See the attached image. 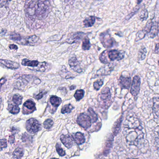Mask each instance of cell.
<instances>
[{
    "instance_id": "cell-1",
    "label": "cell",
    "mask_w": 159,
    "mask_h": 159,
    "mask_svg": "<svg viewBox=\"0 0 159 159\" xmlns=\"http://www.w3.org/2000/svg\"><path fill=\"white\" fill-rule=\"evenodd\" d=\"M25 11L30 16H36L39 19L45 18L51 11V4L48 1H31L27 2Z\"/></svg>"
},
{
    "instance_id": "cell-2",
    "label": "cell",
    "mask_w": 159,
    "mask_h": 159,
    "mask_svg": "<svg viewBox=\"0 0 159 159\" xmlns=\"http://www.w3.org/2000/svg\"><path fill=\"white\" fill-rule=\"evenodd\" d=\"M142 127L136 128L134 131H130L126 134L125 139L129 145H137L139 140L142 139L144 134L142 131Z\"/></svg>"
},
{
    "instance_id": "cell-3",
    "label": "cell",
    "mask_w": 159,
    "mask_h": 159,
    "mask_svg": "<svg viewBox=\"0 0 159 159\" xmlns=\"http://www.w3.org/2000/svg\"><path fill=\"white\" fill-rule=\"evenodd\" d=\"M22 64L24 66L30 67L31 70L44 72L47 69L48 64L46 62H39L37 60H30L28 59H23Z\"/></svg>"
},
{
    "instance_id": "cell-4",
    "label": "cell",
    "mask_w": 159,
    "mask_h": 159,
    "mask_svg": "<svg viewBox=\"0 0 159 159\" xmlns=\"http://www.w3.org/2000/svg\"><path fill=\"white\" fill-rule=\"evenodd\" d=\"M26 128L28 132L31 134H35L40 131L42 129L40 123L34 118H31L27 121Z\"/></svg>"
},
{
    "instance_id": "cell-5",
    "label": "cell",
    "mask_w": 159,
    "mask_h": 159,
    "mask_svg": "<svg viewBox=\"0 0 159 159\" xmlns=\"http://www.w3.org/2000/svg\"><path fill=\"white\" fill-rule=\"evenodd\" d=\"M124 56L125 52L123 51H119L116 50H107V58L109 63L110 61L122 60L124 57Z\"/></svg>"
},
{
    "instance_id": "cell-6",
    "label": "cell",
    "mask_w": 159,
    "mask_h": 159,
    "mask_svg": "<svg viewBox=\"0 0 159 159\" xmlns=\"http://www.w3.org/2000/svg\"><path fill=\"white\" fill-rule=\"evenodd\" d=\"M99 39L104 47L110 48L114 45V40L107 31L101 33L99 35Z\"/></svg>"
},
{
    "instance_id": "cell-7",
    "label": "cell",
    "mask_w": 159,
    "mask_h": 159,
    "mask_svg": "<svg viewBox=\"0 0 159 159\" xmlns=\"http://www.w3.org/2000/svg\"><path fill=\"white\" fill-rule=\"evenodd\" d=\"M78 124L84 129H87L91 126L92 120L88 115L84 113L80 114L77 119Z\"/></svg>"
},
{
    "instance_id": "cell-8",
    "label": "cell",
    "mask_w": 159,
    "mask_h": 159,
    "mask_svg": "<svg viewBox=\"0 0 159 159\" xmlns=\"http://www.w3.org/2000/svg\"><path fill=\"white\" fill-rule=\"evenodd\" d=\"M140 79L139 76H135L133 79L132 82V86H131L130 93L133 96L136 97L137 96L139 93L140 91Z\"/></svg>"
},
{
    "instance_id": "cell-9",
    "label": "cell",
    "mask_w": 159,
    "mask_h": 159,
    "mask_svg": "<svg viewBox=\"0 0 159 159\" xmlns=\"http://www.w3.org/2000/svg\"><path fill=\"white\" fill-rule=\"evenodd\" d=\"M85 33L82 32H77L75 33H71L69 34L67 39L66 42L69 44H71L72 43H76L80 41L83 39Z\"/></svg>"
},
{
    "instance_id": "cell-10",
    "label": "cell",
    "mask_w": 159,
    "mask_h": 159,
    "mask_svg": "<svg viewBox=\"0 0 159 159\" xmlns=\"http://www.w3.org/2000/svg\"><path fill=\"white\" fill-rule=\"evenodd\" d=\"M111 98V94L110 90L108 87H105L102 90L101 93L99 95L100 101L103 102V104H106V106L107 107V104L110 105Z\"/></svg>"
},
{
    "instance_id": "cell-11",
    "label": "cell",
    "mask_w": 159,
    "mask_h": 159,
    "mask_svg": "<svg viewBox=\"0 0 159 159\" xmlns=\"http://www.w3.org/2000/svg\"><path fill=\"white\" fill-rule=\"evenodd\" d=\"M114 63L108 64L105 66L102 67L97 71L95 77H100V76H106L109 75L111 72L113 70L114 68Z\"/></svg>"
},
{
    "instance_id": "cell-12",
    "label": "cell",
    "mask_w": 159,
    "mask_h": 159,
    "mask_svg": "<svg viewBox=\"0 0 159 159\" xmlns=\"http://www.w3.org/2000/svg\"><path fill=\"white\" fill-rule=\"evenodd\" d=\"M40 41L39 37L33 35L24 38L22 37L21 41L19 43V44H24V45H34L38 44L39 42Z\"/></svg>"
},
{
    "instance_id": "cell-13",
    "label": "cell",
    "mask_w": 159,
    "mask_h": 159,
    "mask_svg": "<svg viewBox=\"0 0 159 159\" xmlns=\"http://www.w3.org/2000/svg\"><path fill=\"white\" fill-rule=\"evenodd\" d=\"M69 65L72 70L74 71L81 73L82 72V69L81 68L80 64L76 57H72L69 60Z\"/></svg>"
},
{
    "instance_id": "cell-14",
    "label": "cell",
    "mask_w": 159,
    "mask_h": 159,
    "mask_svg": "<svg viewBox=\"0 0 159 159\" xmlns=\"http://www.w3.org/2000/svg\"><path fill=\"white\" fill-rule=\"evenodd\" d=\"M0 66L6 68L11 70H16L20 67V65L18 63L5 59H0Z\"/></svg>"
},
{
    "instance_id": "cell-15",
    "label": "cell",
    "mask_w": 159,
    "mask_h": 159,
    "mask_svg": "<svg viewBox=\"0 0 159 159\" xmlns=\"http://www.w3.org/2000/svg\"><path fill=\"white\" fill-rule=\"evenodd\" d=\"M131 79L130 77H124L121 76L119 80V85L122 89H128L130 87Z\"/></svg>"
},
{
    "instance_id": "cell-16",
    "label": "cell",
    "mask_w": 159,
    "mask_h": 159,
    "mask_svg": "<svg viewBox=\"0 0 159 159\" xmlns=\"http://www.w3.org/2000/svg\"><path fill=\"white\" fill-rule=\"evenodd\" d=\"M61 142L67 148L72 147L73 144V140L72 137L70 135H62L60 137Z\"/></svg>"
},
{
    "instance_id": "cell-17",
    "label": "cell",
    "mask_w": 159,
    "mask_h": 159,
    "mask_svg": "<svg viewBox=\"0 0 159 159\" xmlns=\"http://www.w3.org/2000/svg\"><path fill=\"white\" fill-rule=\"evenodd\" d=\"M159 32V23L158 22H153V25L149 32V36L151 39H153L157 36Z\"/></svg>"
},
{
    "instance_id": "cell-18",
    "label": "cell",
    "mask_w": 159,
    "mask_h": 159,
    "mask_svg": "<svg viewBox=\"0 0 159 159\" xmlns=\"http://www.w3.org/2000/svg\"><path fill=\"white\" fill-rule=\"evenodd\" d=\"M72 138L75 142L78 145L83 144L85 141V138L83 134L81 133L78 132L72 135Z\"/></svg>"
},
{
    "instance_id": "cell-19",
    "label": "cell",
    "mask_w": 159,
    "mask_h": 159,
    "mask_svg": "<svg viewBox=\"0 0 159 159\" xmlns=\"http://www.w3.org/2000/svg\"><path fill=\"white\" fill-rule=\"evenodd\" d=\"M59 74L62 78L65 79H73L74 78L73 74L68 70L65 66H63L62 67V69L59 72Z\"/></svg>"
},
{
    "instance_id": "cell-20",
    "label": "cell",
    "mask_w": 159,
    "mask_h": 159,
    "mask_svg": "<svg viewBox=\"0 0 159 159\" xmlns=\"http://www.w3.org/2000/svg\"><path fill=\"white\" fill-rule=\"evenodd\" d=\"M96 17L95 16H89L83 21L84 25V27H91L95 24Z\"/></svg>"
},
{
    "instance_id": "cell-21",
    "label": "cell",
    "mask_w": 159,
    "mask_h": 159,
    "mask_svg": "<svg viewBox=\"0 0 159 159\" xmlns=\"http://www.w3.org/2000/svg\"><path fill=\"white\" fill-rule=\"evenodd\" d=\"M24 107L26 108L29 110V113H32L36 110L35 103L32 100H28L26 101L24 104Z\"/></svg>"
},
{
    "instance_id": "cell-22",
    "label": "cell",
    "mask_w": 159,
    "mask_h": 159,
    "mask_svg": "<svg viewBox=\"0 0 159 159\" xmlns=\"http://www.w3.org/2000/svg\"><path fill=\"white\" fill-rule=\"evenodd\" d=\"M50 102L54 107L57 108V107L62 103V99L56 96H52L50 98Z\"/></svg>"
},
{
    "instance_id": "cell-23",
    "label": "cell",
    "mask_w": 159,
    "mask_h": 159,
    "mask_svg": "<svg viewBox=\"0 0 159 159\" xmlns=\"http://www.w3.org/2000/svg\"><path fill=\"white\" fill-rule=\"evenodd\" d=\"M24 154V150L23 148H18L14 151L13 153L14 158L16 159H21Z\"/></svg>"
},
{
    "instance_id": "cell-24",
    "label": "cell",
    "mask_w": 159,
    "mask_h": 159,
    "mask_svg": "<svg viewBox=\"0 0 159 159\" xmlns=\"http://www.w3.org/2000/svg\"><path fill=\"white\" fill-rule=\"evenodd\" d=\"M153 112L155 114L157 118L159 117V98L158 97L155 98L153 100Z\"/></svg>"
},
{
    "instance_id": "cell-25",
    "label": "cell",
    "mask_w": 159,
    "mask_h": 159,
    "mask_svg": "<svg viewBox=\"0 0 159 159\" xmlns=\"http://www.w3.org/2000/svg\"><path fill=\"white\" fill-rule=\"evenodd\" d=\"M91 43H90V39L87 37H85L84 38L83 40L82 45V48L84 51H86L90 49L91 47Z\"/></svg>"
},
{
    "instance_id": "cell-26",
    "label": "cell",
    "mask_w": 159,
    "mask_h": 159,
    "mask_svg": "<svg viewBox=\"0 0 159 159\" xmlns=\"http://www.w3.org/2000/svg\"><path fill=\"white\" fill-rule=\"evenodd\" d=\"M84 90L82 89H80L78 90L75 92V93L74 94V97L77 101H80L81 99H82L84 97Z\"/></svg>"
},
{
    "instance_id": "cell-27",
    "label": "cell",
    "mask_w": 159,
    "mask_h": 159,
    "mask_svg": "<svg viewBox=\"0 0 159 159\" xmlns=\"http://www.w3.org/2000/svg\"><path fill=\"white\" fill-rule=\"evenodd\" d=\"M147 51L145 47H142L139 51L138 60L139 61L143 60L146 58V54H147Z\"/></svg>"
},
{
    "instance_id": "cell-28",
    "label": "cell",
    "mask_w": 159,
    "mask_h": 159,
    "mask_svg": "<svg viewBox=\"0 0 159 159\" xmlns=\"http://www.w3.org/2000/svg\"><path fill=\"white\" fill-rule=\"evenodd\" d=\"M73 109H74V107L71 106L70 104L65 105V106L63 107L62 110H61V113H63V114L70 113Z\"/></svg>"
},
{
    "instance_id": "cell-29",
    "label": "cell",
    "mask_w": 159,
    "mask_h": 159,
    "mask_svg": "<svg viewBox=\"0 0 159 159\" xmlns=\"http://www.w3.org/2000/svg\"><path fill=\"white\" fill-rule=\"evenodd\" d=\"M23 97L18 94H16L13 97V101L16 105H21L22 103Z\"/></svg>"
},
{
    "instance_id": "cell-30",
    "label": "cell",
    "mask_w": 159,
    "mask_h": 159,
    "mask_svg": "<svg viewBox=\"0 0 159 159\" xmlns=\"http://www.w3.org/2000/svg\"><path fill=\"white\" fill-rule=\"evenodd\" d=\"M148 13L147 9H143L140 12L139 18L141 21H145L148 19Z\"/></svg>"
},
{
    "instance_id": "cell-31",
    "label": "cell",
    "mask_w": 159,
    "mask_h": 159,
    "mask_svg": "<svg viewBox=\"0 0 159 159\" xmlns=\"http://www.w3.org/2000/svg\"><path fill=\"white\" fill-rule=\"evenodd\" d=\"M88 111H89L90 116L91 117V120L92 121L93 123L95 122L98 120V116L96 113L94 111L93 109L91 108H89V109H88Z\"/></svg>"
},
{
    "instance_id": "cell-32",
    "label": "cell",
    "mask_w": 159,
    "mask_h": 159,
    "mask_svg": "<svg viewBox=\"0 0 159 159\" xmlns=\"http://www.w3.org/2000/svg\"><path fill=\"white\" fill-rule=\"evenodd\" d=\"M146 33L145 31L142 30H139L137 32L136 34V38L135 39V41L137 42L140 40L142 39L145 38L146 36Z\"/></svg>"
},
{
    "instance_id": "cell-33",
    "label": "cell",
    "mask_w": 159,
    "mask_h": 159,
    "mask_svg": "<svg viewBox=\"0 0 159 159\" xmlns=\"http://www.w3.org/2000/svg\"><path fill=\"white\" fill-rule=\"evenodd\" d=\"M103 84H104V80H98L96 81L95 82L93 83L94 88L95 90L97 91L99 90L101 86L103 85Z\"/></svg>"
},
{
    "instance_id": "cell-34",
    "label": "cell",
    "mask_w": 159,
    "mask_h": 159,
    "mask_svg": "<svg viewBox=\"0 0 159 159\" xmlns=\"http://www.w3.org/2000/svg\"><path fill=\"white\" fill-rule=\"evenodd\" d=\"M53 125V121L51 119H48L46 120L43 123V126L46 129H49Z\"/></svg>"
},
{
    "instance_id": "cell-35",
    "label": "cell",
    "mask_w": 159,
    "mask_h": 159,
    "mask_svg": "<svg viewBox=\"0 0 159 159\" xmlns=\"http://www.w3.org/2000/svg\"><path fill=\"white\" fill-rule=\"evenodd\" d=\"M139 6H136V7H135L134 10H133V11H132V12H131L129 15H128L125 17V20H129L131 17H133V16L139 10Z\"/></svg>"
},
{
    "instance_id": "cell-36",
    "label": "cell",
    "mask_w": 159,
    "mask_h": 159,
    "mask_svg": "<svg viewBox=\"0 0 159 159\" xmlns=\"http://www.w3.org/2000/svg\"><path fill=\"white\" fill-rule=\"evenodd\" d=\"M56 150L57 153L59 154L60 156H65V154H66V152H65V151L63 150V149L61 148L60 144H58V143H57L56 144Z\"/></svg>"
},
{
    "instance_id": "cell-37",
    "label": "cell",
    "mask_w": 159,
    "mask_h": 159,
    "mask_svg": "<svg viewBox=\"0 0 159 159\" xmlns=\"http://www.w3.org/2000/svg\"><path fill=\"white\" fill-rule=\"evenodd\" d=\"M32 137L26 133H25L22 137V140L23 142H26L32 140Z\"/></svg>"
},
{
    "instance_id": "cell-38",
    "label": "cell",
    "mask_w": 159,
    "mask_h": 159,
    "mask_svg": "<svg viewBox=\"0 0 159 159\" xmlns=\"http://www.w3.org/2000/svg\"><path fill=\"white\" fill-rule=\"evenodd\" d=\"M19 111H20V108L17 106H13L11 110L10 111V112L13 114H17L19 113Z\"/></svg>"
},
{
    "instance_id": "cell-39",
    "label": "cell",
    "mask_w": 159,
    "mask_h": 159,
    "mask_svg": "<svg viewBox=\"0 0 159 159\" xmlns=\"http://www.w3.org/2000/svg\"><path fill=\"white\" fill-rule=\"evenodd\" d=\"M7 142L6 139H0V150L7 148Z\"/></svg>"
},
{
    "instance_id": "cell-40",
    "label": "cell",
    "mask_w": 159,
    "mask_h": 159,
    "mask_svg": "<svg viewBox=\"0 0 159 159\" xmlns=\"http://www.w3.org/2000/svg\"><path fill=\"white\" fill-rule=\"evenodd\" d=\"M9 142L11 144H13L15 142V136L14 134L11 135L9 138Z\"/></svg>"
},
{
    "instance_id": "cell-41",
    "label": "cell",
    "mask_w": 159,
    "mask_h": 159,
    "mask_svg": "<svg viewBox=\"0 0 159 159\" xmlns=\"http://www.w3.org/2000/svg\"><path fill=\"white\" fill-rule=\"evenodd\" d=\"M43 95H44L43 93V92H41V93H40L39 94H38L36 96L35 98H36V99H38V100L40 99L41 98H42L43 97Z\"/></svg>"
},
{
    "instance_id": "cell-42",
    "label": "cell",
    "mask_w": 159,
    "mask_h": 159,
    "mask_svg": "<svg viewBox=\"0 0 159 159\" xmlns=\"http://www.w3.org/2000/svg\"><path fill=\"white\" fill-rule=\"evenodd\" d=\"M6 80L5 78H2L1 80H0V91H1V89L2 86V85L6 82Z\"/></svg>"
},
{
    "instance_id": "cell-43",
    "label": "cell",
    "mask_w": 159,
    "mask_h": 159,
    "mask_svg": "<svg viewBox=\"0 0 159 159\" xmlns=\"http://www.w3.org/2000/svg\"><path fill=\"white\" fill-rule=\"evenodd\" d=\"M9 47L11 50H17L18 49V47H17V45H15V44H11Z\"/></svg>"
},
{
    "instance_id": "cell-44",
    "label": "cell",
    "mask_w": 159,
    "mask_h": 159,
    "mask_svg": "<svg viewBox=\"0 0 159 159\" xmlns=\"http://www.w3.org/2000/svg\"><path fill=\"white\" fill-rule=\"evenodd\" d=\"M154 52H155V53L157 54H158V52H159V45H158V43L156 44V46H155V51H154Z\"/></svg>"
},
{
    "instance_id": "cell-45",
    "label": "cell",
    "mask_w": 159,
    "mask_h": 159,
    "mask_svg": "<svg viewBox=\"0 0 159 159\" xmlns=\"http://www.w3.org/2000/svg\"><path fill=\"white\" fill-rule=\"evenodd\" d=\"M11 130L12 132L13 133V134H15L17 133V132L18 131L17 129H16V128H15V127H12Z\"/></svg>"
},
{
    "instance_id": "cell-46",
    "label": "cell",
    "mask_w": 159,
    "mask_h": 159,
    "mask_svg": "<svg viewBox=\"0 0 159 159\" xmlns=\"http://www.w3.org/2000/svg\"><path fill=\"white\" fill-rule=\"evenodd\" d=\"M76 86L75 85H72L70 87V90H74V89H76Z\"/></svg>"
},
{
    "instance_id": "cell-47",
    "label": "cell",
    "mask_w": 159,
    "mask_h": 159,
    "mask_svg": "<svg viewBox=\"0 0 159 159\" xmlns=\"http://www.w3.org/2000/svg\"><path fill=\"white\" fill-rule=\"evenodd\" d=\"M2 102V99L1 97L0 96V108H1V105Z\"/></svg>"
},
{
    "instance_id": "cell-48",
    "label": "cell",
    "mask_w": 159,
    "mask_h": 159,
    "mask_svg": "<svg viewBox=\"0 0 159 159\" xmlns=\"http://www.w3.org/2000/svg\"><path fill=\"white\" fill-rule=\"evenodd\" d=\"M57 159V158H52V159Z\"/></svg>"
},
{
    "instance_id": "cell-49",
    "label": "cell",
    "mask_w": 159,
    "mask_h": 159,
    "mask_svg": "<svg viewBox=\"0 0 159 159\" xmlns=\"http://www.w3.org/2000/svg\"><path fill=\"white\" fill-rule=\"evenodd\" d=\"M132 159V158H131V159Z\"/></svg>"
},
{
    "instance_id": "cell-50",
    "label": "cell",
    "mask_w": 159,
    "mask_h": 159,
    "mask_svg": "<svg viewBox=\"0 0 159 159\" xmlns=\"http://www.w3.org/2000/svg\"></svg>"
}]
</instances>
